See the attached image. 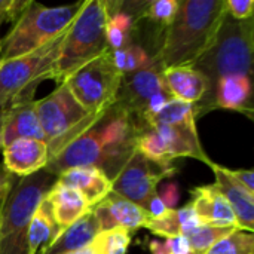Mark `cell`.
Here are the masks:
<instances>
[{
  "mask_svg": "<svg viewBox=\"0 0 254 254\" xmlns=\"http://www.w3.org/2000/svg\"><path fill=\"white\" fill-rule=\"evenodd\" d=\"M158 195H159V198L165 202V205L170 210H174V207L177 205L179 198H180V192H179V188H177L176 183H167L162 188L161 193L158 192Z\"/></svg>",
  "mask_w": 254,
  "mask_h": 254,
  "instance_id": "obj_34",
  "label": "cell"
},
{
  "mask_svg": "<svg viewBox=\"0 0 254 254\" xmlns=\"http://www.w3.org/2000/svg\"><path fill=\"white\" fill-rule=\"evenodd\" d=\"M101 232L124 229L129 234L144 228L149 220L146 211L134 202L110 192L100 204L91 208Z\"/></svg>",
  "mask_w": 254,
  "mask_h": 254,
  "instance_id": "obj_12",
  "label": "cell"
},
{
  "mask_svg": "<svg viewBox=\"0 0 254 254\" xmlns=\"http://www.w3.org/2000/svg\"><path fill=\"white\" fill-rule=\"evenodd\" d=\"M190 195L192 199L189 204L201 225L238 229V222L229 202L225 199L214 183L198 186L190 190Z\"/></svg>",
  "mask_w": 254,
  "mask_h": 254,
  "instance_id": "obj_14",
  "label": "cell"
},
{
  "mask_svg": "<svg viewBox=\"0 0 254 254\" xmlns=\"http://www.w3.org/2000/svg\"><path fill=\"white\" fill-rule=\"evenodd\" d=\"M57 182L77 190L91 208L112 192V180H109L103 171L91 167L68 168L57 176Z\"/></svg>",
  "mask_w": 254,
  "mask_h": 254,
  "instance_id": "obj_17",
  "label": "cell"
},
{
  "mask_svg": "<svg viewBox=\"0 0 254 254\" xmlns=\"http://www.w3.org/2000/svg\"><path fill=\"white\" fill-rule=\"evenodd\" d=\"M199 226H201V222L198 220L190 204L179 210L176 208L171 210L170 214L165 216L164 219L147 220L144 225L146 229H149L152 234L162 237V238H170V237H177V235L186 237Z\"/></svg>",
  "mask_w": 254,
  "mask_h": 254,
  "instance_id": "obj_23",
  "label": "cell"
},
{
  "mask_svg": "<svg viewBox=\"0 0 254 254\" xmlns=\"http://www.w3.org/2000/svg\"><path fill=\"white\" fill-rule=\"evenodd\" d=\"M34 110L43 131L49 159L57 156L101 116V113H88L65 83L58 85L45 98L36 100Z\"/></svg>",
  "mask_w": 254,
  "mask_h": 254,
  "instance_id": "obj_7",
  "label": "cell"
},
{
  "mask_svg": "<svg viewBox=\"0 0 254 254\" xmlns=\"http://www.w3.org/2000/svg\"><path fill=\"white\" fill-rule=\"evenodd\" d=\"M168 94L180 101L198 104L207 94L205 77L192 65H177L162 70Z\"/></svg>",
  "mask_w": 254,
  "mask_h": 254,
  "instance_id": "obj_19",
  "label": "cell"
},
{
  "mask_svg": "<svg viewBox=\"0 0 254 254\" xmlns=\"http://www.w3.org/2000/svg\"><path fill=\"white\" fill-rule=\"evenodd\" d=\"M65 254H92V253H91V249H89V247H86V249H82V250H79V252H73V253H65Z\"/></svg>",
  "mask_w": 254,
  "mask_h": 254,
  "instance_id": "obj_37",
  "label": "cell"
},
{
  "mask_svg": "<svg viewBox=\"0 0 254 254\" xmlns=\"http://www.w3.org/2000/svg\"><path fill=\"white\" fill-rule=\"evenodd\" d=\"M229 173L246 190L254 195V173L252 170H229Z\"/></svg>",
  "mask_w": 254,
  "mask_h": 254,
  "instance_id": "obj_35",
  "label": "cell"
},
{
  "mask_svg": "<svg viewBox=\"0 0 254 254\" xmlns=\"http://www.w3.org/2000/svg\"><path fill=\"white\" fill-rule=\"evenodd\" d=\"M141 122L143 124H162V125L196 128L195 107L190 103H185V101L171 98L156 115H153Z\"/></svg>",
  "mask_w": 254,
  "mask_h": 254,
  "instance_id": "obj_25",
  "label": "cell"
},
{
  "mask_svg": "<svg viewBox=\"0 0 254 254\" xmlns=\"http://www.w3.org/2000/svg\"><path fill=\"white\" fill-rule=\"evenodd\" d=\"M174 173V165H161L135 150L119 174L113 179L112 192L143 208L147 201L158 193V185L161 180L171 177Z\"/></svg>",
  "mask_w": 254,
  "mask_h": 254,
  "instance_id": "obj_10",
  "label": "cell"
},
{
  "mask_svg": "<svg viewBox=\"0 0 254 254\" xmlns=\"http://www.w3.org/2000/svg\"><path fill=\"white\" fill-rule=\"evenodd\" d=\"M67 30L30 54L0 61V112L34 101L39 85L52 79Z\"/></svg>",
  "mask_w": 254,
  "mask_h": 254,
  "instance_id": "obj_5",
  "label": "cell"
},
{
  "mask_svg": "<svg viewBox=\"0 0 254 254\" xmlns=\"http://www.w3.org/2000/svg\"><path fill=\"white\" fill-rule=\"evenodd\" d=\"M82 6L83 1L48 7L30 0L9 33L0 39V61L30 54L49 43L71 25Z\"/></svg>",
  "mask_w": 254,
  "mask_h": 254,
  "instance_id": "obj_4",
  "label": "cell"
},
{
  "mask_svg": "<svg viewBox=\"0 0 254 254\" xmlns=\"http://www.w3.org/2000/svg\"><path fill=\"white\" fill-rule=\"evenodd\" d=\"M135 150L165 167H171L176 158H193L207 165L211 164L201 146L196 128L143 124L137 135Z\"/></svg>",
  "mask_w": 254,
  "mask_h": 254,
  "instance_id": "obj_9",
  "label": "cell"
},
{
  "mask_svg": "<svg viewBox=\"0 0 254 254\" xmlns=\"http://www.w3.org/2000/svg\"><path fill=\"white\" fill-rule=\"evenodd\" d=\"M55 180L40 170L15 182L0 214V254H27L28 225Z\"/></svg>",
  "mask_w": 254,
  "mask_h": 254,
  "instance_id": "obj_6",
  "label": "cell"
},
{
  "mask_svg": "<svg viewBox=\"0 0 254 254\" xmlns=\"http://www.w3.org/2000/svg\"><path fill=\"white\" fill-rule=\"evenodd\" d=\"M100 232L101 231L98 228V223L92 211H89L76 223L64 229L45 254H65L79 252L82 249L89 247Z\"/></svg>",
  "mask_w": 254,
  "mask_h": 254,
  "instance_id": "obj_21",
  "label": "cell"
},
{
  "mask_svg": "<svg viewBox=\"0 0 254 254\" xmlns=\"http://www.w3.org/2000/svg\"><path fill=\"white\" fill-rule=\"evenodd\" d=\"M15 182H16V177L12 176L3 165H0V214H1V210L6 204V199H7Z\"/></svg>",
  "mask_w": 254,
  "mask_h": 254,
  "instance_id": "obj_33",
  "label": "cell"
},
{
  "mask_svg": "<svg viewBox=\"0 0 254 254\" xmlns=\"http://www.w3.org/2000/svg\"><path fill=\"white\" fill-rule=\"evenodd\" d=\"M210 168L216 177V186L225 199L229 202L237 222L238 229L252 232L254 231V195L246 190L229 173L228 168L217 165L214 162L210 164Z\"/></svg>",
  "mask_w": 254,
  "mask_h": 254,
  "instance_id": "obj_15",
  "label": "cell"
},
{
  "mask_svg": "<svg viewBox=\"0 0 254 254\" xmlns=\"http://www.w3.org/2000/svg\"><path fill=\"white\" fill-rule=\"evenodd\" d=\"M226 15L225 0H185L173 22L162 33L156 54L158 65L165 70L193 65L210 48Z\"/></svg>",
  "mask_w": 254,
  "mask_h": 254,
  "instance_id": "obj_1",
  "label": "cell"
},
{
  "mask_svg": "<svg viewBox=\"0 0 254 254\" xmlns=\"http://www.w3.org/2000/svg\"><path fill=\"white\" fill-rule=\"evenodd\" d=\"M106 0H86L68 27L54 68L52 80L65 82L77 68L109 51L106 39Z\"/></svg>",
  "mask_w": 254,
  "mask_h": 254,
  "instance_id": "obj_3",
  "label": "cell"
},
{
  "mask_svg": "<svg viewBox=\"0 0 254 254\" xmlns=\"http://www.w3.org/2000/svg\"><path fill=\"white\" fill-rule=\"evenodd\" d=\"M149 249L152 254H190L188 238L182 235L164 238V241L152 240Z\"/></svg>",
  "mask_w": 254,
  "mask_h": 254,
  "instance_id": "obj_30",
  "label": "cell"
},
{
  "mask_svg": "<svg viewBox=\"0 0 254 254\" xmlns=\"http://www.w3.org/2000/svg\"><path fill=\"white\" fill-rule=\"evenodd\" d=\"M143 210L146 211L149 220H159V219H164L165 216L170 214V208L165 205V202L159 198V195L156 193L153 198H150L147 201V204L143 207Z\"/></svg>",
  "mask_w": 254,
  "mask_h": 254,
  "instance_id": "obj_32",
  "label": "cell"
},
{
  "mask_svg": "<svg viewBox=\"0 0 254 254\" xmlns=\"http://www.w3.org/2000/svg\"><path fill=\"white\" fill-rule=\"evenodd\" d=\"M43 201L49 205L52 219L61 232L91 211V207L77 190L64 186L57 180L46 192Z\"/></svg>",
  "mask_w": 254,
  "mask_h": 254,
  "instance_id": "obj_16",
  "label": "cell"
},
{
  "mask_svg": "<svg viewBox=\"0 0 254 254\" xmlns=\"http://www.w3.org/2000/svg\"><path fill=\"white\" fill-rule=\"evenodd\" d=\"M214 109L235 110L252 118V80L247 76H229L217 82L214 89Z\"/></svg>",
  "mask_w": 254,
  "mask_h": 254,
  "instance_id": "obj_20",
  "label": "cell"
},
{
  "mask_svg": "<svg viewBox=\"0 0 254 254\" xmlns=\"http://www.w3.org/2000/svg\"><path fill=\"white\" fill-rule=\"evenodd\" d=\"M254 21L234 19L228 12L210 48L192 65L207 80V94L193 104L195 115L202 116L214 109V89L220 79L229 76H252L253 70Z\"/></svg>",
  "mask_w": 254,
  "mask_h": 254,
  "instance_id": "obj_2",
  "label": "cell"
},
{
  "mask_svg": "<svg viewBox=\"0 0 254 254\" xmlns=\"http://www.w3.org/2000/svg\"><path fill=\"white\" fill-rule=\"evenodd\" d=\"M205 254H254V235L252 232L234 229Z\"/></svg>",
  "mask_w": 254,
  "mask_h": 254,
  "instance_id": "obj_27",
  "label": "cell"
},
{
  "mask_svg": "<svg viewBox=\"0 0 254 254\" xmlns=\"http://www.w3.org/2000/svg\"><path fill=\"white\" fill-rule=\"evenodd\" d=\"M179 10L177 0H153L147 1L141 15V19H147L152 24H156L165 31V28L173 22L176 13Z\"/></svg>",
  "mask_w": 254,
  "mask_h": 254,
  "instance_id": "obj_29",
  "label": "cell"
},
{
  "mask_svg": "<svg viewBox=\"0 0 254 254\" xmlns=\"http://www.w3.org/2000/svg\"><path fill=\"white\" fill-rule=\"evenodd\" d=\"M122 74L115 67L110 51L86 63L65 79L76 101L91 115H100L116 103Z\"/></svg>",
  "mask_w": 254,
  "mask_h": 254,
  "instance_id": "obj_8",
  "label": "cell"
},
{
  "mask_svg": "<svg viewBox=\"0 0 254 254\" xmlns=\"http://www.w3.org/2000/svg\"><path fill=\"white\" fill-rule=\"evenodd\" d=\"M168 92L162 77V68L155 64L150 67L122 76L116 103L124 106L135 118L141 119L149 103L159 94Z\"/></svg>",
  "mask_w": 254,
  "mask_h": 254,
  "instance_id": "obj_11",
  "label": "cell"
},
{
  "mask_svg": "<svg viewBox=\"0 0 254 254\" xmlns=\"http://www.w3.org/2000/svg\"><path fill=\"white\" fill-rule=\"evenodd\" d=\"M1 124H3V112H0V149H1Z\"/></svg>",
  "mask_w": 254,
  "mask_h": 254,
  "instance_id": "obj_38",
  "label": "cell"
},
{
  "mask_svg": "<svg viewBox=\"0 0 254 254\" xmlns=\"http://www.w3.org/2000/svg\"><path fill=\"white\" fill-rule=\"evenodd\" d=\"M61 229L52 219L49 205L42 204L34 211L27 232V254H45L60 237Z\"/></svg>",
  "mask_w": 254,
  "mask_h": 254,
  "instance_id": "obj_22",
  "label": "cell"
},
{
  "mask_svg": "<svg viewBox=\"0 0 254 254\" xmlns=\"http://www.w3.org/2000/svg\"><path fill=\"white\" fill-rule=\"evenodd\" d=\"M9 7H10V0H0V25L3 21H7Z\"/></svg>",
  "mask_w": 254,
  "mask_h": 254,
  "instance_id": "obj_36",
  "label": "cell"
},
{
  "mask_svg": "<svg viewBox=\"0 0 254 254\" xmlns=\"http://www.w3.org/2000/svg\"><path fill=\"white\" fill-rule=\"evenodd\" d=\"M226 12L238 21H246L253 18V0H225Z\"/></svg>",
  "mask_w": 254,
  "mask_h": 254,
  "instance_id": "obj_31",
  "label": "cell"
},
{
  "mask_svg": "<svg viewBox=\"0 0 254 254\" xmlns=\"http://www.w3.org/2000/svg\"><path fill=\"white\" fill-rule=\"evenodd\" d=\"M3 167L15 177H28L43 170L49 162L45 141L19 138L1 147Z\"/></svg>",
  "mask_w": 254,
  "mask_h": 254,
  "instance_id": "obj_13",
  "label": "cell"
},
{
  "mask_svg": "<svg viewBox=\"0 0 254 254\" xmlns=\"http://www.w3.org/2000/svg\"><path fill=\"white\" fill-rule=\"evenodd\" d=\"M19 138L45 141L43 131L34 110V101L16 104L3 112L1 147Z\"/></svg>",
  "mask_w": 254,
  "mask_h": 254,
  "instance_id": "obj_18",
  "label": "cell"
},
{
  "mask_svg": "<svg viewBox=\"0 0 254 254\" xmlns=\"http://www.w3.org/2000/svg\"><path fill=\"white\" fill-rule=\"evenodd\" d=\"M131 244V234L124 229H110L100 232L89 249L92 254H127Z\"/></svg>",
  "mask_w": 254,
  "mask_h": 254,
  "instance_id": "obj_26",
  "label": "cell"
},
{
  "mask_svg": "<svg viewBox=\"0 0 254 254\" xmlns=\"http://www.w3.org/2000/svg\"><path fill=\"white\" fill-rule=\"evenodd\" d=\"M110 57L115 67L122 76L144 70L155 64L153 55L149 54L146 48L138 43H134L132 40L118 51H110Z\"/></svg>",
  "mask_w": 254,
  "mask_h": 254,
  "instance_id": "obj_24",
  "label": "cell"
},
{
  "mask_svg": "<svg viewBox=\"0 0 254 254\" xmlns=\"http://www.w3.org/2000/svg\"><path fill=\"white\" fill-rule=\"evenodd\" d=\"M232 231L234 228H217V226L201 225L193 232L186 235L190 254H205L219 240H222Z\"/></svg>",
  "mask_w": 254,
  "mask_h": 254,
  "instance_id": "obj_28",
  "label": "cell"
}]
</instances>
